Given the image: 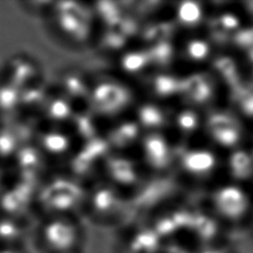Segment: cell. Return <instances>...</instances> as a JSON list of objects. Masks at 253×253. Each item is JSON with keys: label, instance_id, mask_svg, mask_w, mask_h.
I'll use <instances>...</instances> for the list:
<instances>
[{"label": "cell", "instance_id": "obj_1", "mask_svg": "<svg viewBox=\"0 0 253 253\" xmlns=\"http://www.w3.org/2000/svg\"><path fill=\"white\" fill-rule=\"evenodd\" d=\"M38 242L46 253H72L81 251L84 230L74 216H47L40 225Z\"/></svg>", "mask_w": 253, "mask_h": 253}, {"label": "cell", "instance_id": "obj_2", "mask_svg": "<svg viewBox=\"0 0 253 253\" xmlns=\"http://www.w3.org/2000/svg\"><path fill=\"white\" fill-rule=\"evenodd\" d=\"M59 9H53L55 24L59 33L70 42H81L87 39L91 30V17L83 4L74 2L57 3Z\"/></svg>", "mask_w": 253, "mask_h": 253}, {"label": "cell", "instance_id": "obj_3", "mask_svg": "<svg viewBox=\"0 0 253 253\" xmlns=\"http://www.w3.org/2000/svg\"><path fill=\"white\" fill-rule=\"evenodd\" d=\"M93 114L116 115L129 105L131 94L125 85L110 80L99 81L91 84L89 99Z\"/></svg>", "mask_w": 253, "mask_h": 253}, {"label": "cell", "instance_id": "obj_4", "mask_svg": "<svg viewBox=\"0 0 253 253\" xmlns=\"http://www.w3.org/2000/svg\"><path fill=\"white\" fill-rule=\"evenodd\" d=\"M214 200L221 214L229 219L240 218L248 207L245 193L236 187H225L219 190L215 194Z\"/></svg>", "mask_w": 253, "mask_h": 253}, {"label": "cell", "instance_id": "obj_5", "mask_svg": "<svg viewBox=\"0 0 253 253\" xmlns=\"http://www.w3.org/2000/svg\"><path fill=\"white\" fill-rule=\"evenodd\" d=\"M118 205V197H117L114 189L106 186L94 187L92 191L87 193V201L90 211L92 212L94 218H107L115 210Z\"/></svg>", "mask_w": 253, "mask_h": 253}, {"label": "cell", "instance_id": "obj_6", "mask_svg": "<svg viewBox=\"0 0 253 253\" xmlns=\"http://www.w3.org/2000/svg\"><path fill=\"white\" fill-rule=\"evenodd\" d=\"M72 139L69 133L58 128L49 129L40 135L39 149L43 155L63 157L71 150Z\"/></svg>", "mask_w": 253, "mask_h": 253}, {"label": "cell", "instance_id": "obj_7", "mask_svg": "<svg viewBox=\"0 0 253 253\" xmlns=\"http://www.w3.org/2000/svg\"><path fill=\"white\" fill-rule=\"evenodd\" d=\"M8 77L6 81L15 85L19 90L27 89L38 75V67L28 58H13L9 63Z\"/></svg>", "mask_w": 253, "mask_h": 253}, {"label": "cell", "instance_id": "obj_8", "mask_svg": "<svg viewBox=\"0 0 253 253\" xmlns=\"http://www.w3.org/2000/svg\"><path fill=\"white\" fill-rule=\"evenodd\" d=\"M180 92H183L193 102L202 103L210 99L212 85L203 75H191L180 80Z\"/></svg>", "mask_w": 253, "mask_h": 253}, {"label": "cell", "instance_id": "obj_9", "mask_svg": "<svg viewBox=\"0 0 253 253\" xmlns=\"http://www.w3.org/2000/svg\"><path fill=\"white\" fill-rule=\"evenodd\" d=\"M26 229L20 219L0 215V247H22Z\"/></svg>", "mask_w": 253, "mask_h": 253}, {"label": "cell", "instance_id": "obj_10", "mask_svg": "<svg viewBox=\"0 0 253 253\" xmlns=\"http://www.w3.org/2000/svg\"><path fill=\"white\" fill-rule=\"evenodd\" d=\"M144 152L148 161L155 168H164L169 162V150L161 135L151 134L144 140Z\"/></svg>", "mask_w": 253, "mask_h": 253}, {"label": "cell", "instance_id": "obj_11", "mask_svg": "<svg viewBox=\"0 0 253 253\" xmlns=\"http://www.w3.org/2000/svg\"><path fill=\"white\" fill-rule=\"evenodd\" d=\"M184 169L192 173H205L210 171L215 165V159L212 153L205 150L189 151L182 158Z\"/></svg>", "mask_w": 253, "mask_h": 253}, {"label": "cell", "instance_id": "obj_12", "mask_svg": "<svg viewBox=\"0 0 253 253\" xmlns=\"http://www.w3.org/2000/svg\"><path fill=\"white\" fill-rule=\"evenodd\" d=\"M108 172L120 183H132L137 179L133 165L123 158H114L108 161Z\"/></svg>", "mask_w": 253, "mask_h": 253}, {"label": "cell", "instance_id": "obj_13", "mask_svg": "<svg viewBox=\"0 0 253 253\" xmlns=\"http://www.w3.org/2000/svg\"><path fill=\"white\" fill-rule=\"evenodd\" d=\"M21 106V90L4 80L0 83V112L10 114Z\"/></svg>", "mask_w": 253, "mask_h": 253}, {"label": "cell", "instance_id": "obj_14", "mask_svg": "<svg viewBox=\"0 0 253 253\" xmlns=\"http://www.w3.org/2000/svg\"><path fill=\"white\" fill-rule=\"evenodd\" d=\"M46 110L48 118L51 121H56V123L61 124L72 118L71 102L65 96L49 99Z\"/></svg>", "mask_w": 253, "mask_h": 253}, {"label": "cell", "instance_id": "obj_15", "mask_svg": "<svg viewBox=\"0 0 253 253\" xmlns=\"http://www.w3.org/2000/svg\"><path fill=\"white\" fill-rule=\"evenodd\" d=\"M230 168L234 178L248 179L253 172V161L245 151H236L230 158Z\"/></svg>", "mask_w": 253, "mask_h": 253}, {"label": "cell", "instance_id": "obj_16", "mask_svg": "<svg viewBox=\"0 0 253 253\" xmlns=\"http://www.w3.org/2000/svg\"><path fill=\"white\" fill-rule=\"evenodd\" d=\"M139 128L133 123H125L112 131L110 134V143L116 147H126L138 137Z\"/></svg>", "mask_w": 253, "mask_h": 253}, {"label": "cell", "instance_id": "obj_17", "mask_svg": "<svg viewBox=\"0 0 253 253\" xmlns=\"http://www.w3.org/2000/svg\"><path fill=\"white\" fill-rule=\"evenodd\" d=\"M178 16L180 21L184 25H197L201 18L200 6L194 1H183L179 6Z\"/></svg>", "mask_w": 253, "mask_h": 253}, {"label": "cell", "instance_id": "obj_18", "mask_svg": "<svg viewBox=\"0 0 253 253\" xmlns=\"http://www.w3.org/2000/svg\"><path fill=\"white\" fill-rule=\"evenodd\" d=\"M153 87L159 96H171L175 92H180V80L174 77L161 75L156 77L153 81Z\"/></svg>", "mask_w": 253, "mask_h": 253}, {"label": "cell", "instance_id": "obj_19", "mask_svg": "<svg viewBox=\"0 0 253 253\" xmlns=\"http://www.w3.org/2000/svg\"><path fill=\"white\" fill-rule=\"evenodd\" d=\"M191 227L196 230L197 233L203 240H209L216 232V224L213 220L206 215L196 214L192 216Z\"/></svg>", "mask_w": 253, "mask_h": 253}, {"label": "cell", "instance_id": "obj_20", "mask_svg": "<svg viewBox=\"0 0 253 253\" xmlns=\"http://www.w3.org/2000/svg\"><path fill=\"white\" fill-rule=\"evenodd\" d=\"M215 68L233 88H240V85H239L237 67L232 59H230V58L227 57L220 58V59L215 61Z\"/></svg>", "mask_w": 253, "mask_h": 253}, {"label": "cell", "instance_id": "obj_21", "mask_svg": "<svg viewBox=\"0 0 253 253\" xmlns=\"http://www.w3.org/2000/svg\"><path fill=\"white\" fill-rule=\"evenodd\" d=\"M148 53L151 61L158 63V65L166 66L171 61V58L173 56V49L168 42H158L153 44Z\"/></svg>", "mask_w": 253, "mask_h": 253}, {"label": "cell", "instance_id": "obj_22", "mask_svg": "<svg viewBox=\"0 0 253 253\" xmlns=\"http://www.w3.org/2000/svg\"><path fill=\"white\" fill-rule=\"evenodd\" d=\"M139 119L141 124L146 126H159L164 124V114L159 108L151 105L143 106L139 110Z\"/></svg>", "mask_w": 253, "mask_h": 253}, {"label": "cell", "instance_id": "obj_23", "mask_svg": "<svg viewBox=\"0 0 253 253\" xmlns=\"http://www.w3.org/2000/svg\"><path fill=\"white\" fill-rule=\"evenodd\" d=\"M17 142L18 140L15 133L11 131L0 130V158H15L19 151Z\"/></svg>", "mask_w": 253, "mask_h": 253}, {"label": "cell", "instance_id": "obj_24", "mask_svg": "<svg viewBox=\"0 0 253 253\" xmlns=\"http://www.w3.org/2000/svg\"><path fill=\"white\" fill-rule=\"evenodd\" d=\"M150 57L147 52H130L126 55L123 59V67L126 71L135 72L141 70L142 68L150 62Z\"/></svg>", "mask_w": 253, "mask_h": 253}, {"label": "cell", "instance_id": "obj_25", "mask_svg": "<svg viewBox=\"0 0 253 253\" xmlns=\"http://www.w3.org/2000/svg\"><path fill=\"white\" fill-rule=\"evenodd\" d=\"M233 126H239L236 119L232 116L223 114V112H216V114L211 115L208 119V128H209L210 132L216 130L233 128Z\"/></svg>", "mask_w": 253, "mask_h": 253}, {"label": "cell", "instance_id": "obj_26", "mask_svg": "<svg viewBox=\"0 0 253 253\" xmlns=\"http://www.w3.org/2000/svg\"><path fill=\"white\" fill-rule=\"evenodd\" d=\"M172 31V25L169 24V22H162V24L149 27L146 31V38L150 42H156V43L164 42H167V38L171 36Z\"/></svg>", "mask_w": 253, "mask_h": 253}, {"label": "cell", "instance_id": "obj_27", "mask_svg": "<svg viewBox=\"0 0 253 253\" xmlns=\"http://www.w3.org/2000/svg\"><path fill=\"white\" fill-rule=\"evenodd\" d=\"M211 134L218 143L224 147H231L234 146L240 138V129L239 126H233V128L212 131Z\"/></svg>", "mask_w": 253, "mask_h": 253}, {"label": "cell", "instance_id": "obj_28", "mask_svg": "<svg viewBox=\"0 0 253 253\" xmlns=\"http://www.w3.org/2000/svg\"><path fill=\"white\" fill-rule=\"evenodd\" d=\"M239 26V20L236 16L231 15V13H225L219 17L213 22V29L215 31V35H221L222 36L224 31L236 29Z\"/></svg>", "mask_w": 253, "mask_h": 253}, {"label": "cell", "instance_id": "obj_29", "mask_svg": "<svg viewBox=\"0 0 253 253\" xmlns=\"http://www.w3.org/2000/svg\"><path fill=\"white\" fill-rule=\"evenodd\" d=\"M239 101L243 112L248 116H253V87L250 88H238Z\"/></svg>", "mask_w": 253, "mask_h": 253}, {"label": "cell", "instance_id": "obj_30", "mask_svg": "<svg viewBox=\"0 0 253 253\" xmlns=\"http://www.w3.org/2000/svg\"><path fill=\"white\" fill-rule=\"evenodd\" d=\"M209 53V46L202 40H193L188 46V55L194 60H202Z\"/></svg>", "mask_w": 253, "mask_h": 253}, {"label": "cell", "instance_id": "obj_31", "mask_svg": "<svg viewBox=\"0 0 253 253\" xmlns=\"http://www.w3.org/2000/svg\"><path fill=\"white\" fill-rule=\"evenodd\" d=\"M178 125L186 132H190L197 128L198 118L191 111H183L178 117Z\"/></svg>", "mask_w": 253, "mask_h": 253}, {"label": "cell", "instance_id": "obj_32", "mask_svg": "<svg viewBox=\"0 0 253 253\" xmlns=\"http://www.w3.org/2000/svg\"><path fill=\"white\" fill-rule=\"evenodd\" d=\"M237 42L242 46L253 43V29L243 30L237 35Z\"/></svg>", "mask_w": 253, "mask_h": 253}, {"label": "cell", "instance_id": "obj_33", "mask_svg": "<svg viewBox=\"0 0 253 253\" xmlns=\"http://www.w3.org/2000/svg\"><path fill=\"white\" fill-rule=\"evenodd\" d=\"M0 253H27L24 247H0Z\"/></svg>", "mask_w": 253, "mask_h": 253}, {"label": "cell", "instance_id": "obj_34", "mask_svg": "<svg viewBox=\"0 0 253 253\" xmlns=\"http://www.w3.org/2000/svg\"><path fill=\"white\" fill-rule=\"evenodd\" d=\"M4 179L3 178V172H2V170H0V196H1L2 194V192L4 191V190H6V186H4Z\"/></svg>", "mask_w": 253, "mask_h": 253}, {"label": "cell", "instance_id": "obj_35", "mask_svg": "<svg viewBox=\"0 0 253 253\" xmlns=\"http://www.w3.org/2000/svg\"><path fill=\"white\" fill-rule=\"evenodd\" d=\"M203 253H221L219 251H207V252H203Z\"/></svg>", "mask_w": 253, "mask_h": 253}, {"label": "cell", "instance_id": "obj_36", "mask_svg": "<svg viewBox=\"0 0 253 253\" xmlns=\"http://www.w3.org/2000/svg\"><path fill=\"white\" fill-rule=\"evenodd\" d=\"M250 58H251V61H252V63H253V50H252L251 53H250Z\"/></svg>", "mask_w": 253, "mask_h": 253}, {"label": "cell", "instance_id": "obj_37", "mask_svg": "<svg viewBox=\"0 0 253 253\" xmlns=\"http://www.w3.org/2000/svg\"><path fill=\"white\" fill-rule=\"evenodd\" d=\"M72 253H83L81 251H77V252H72Z\"/></svg>", "mask_w": 253, "mask_h": 253}]
</instances>
